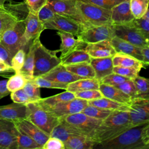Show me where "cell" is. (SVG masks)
Returning <instances> with one entry per match:
<instances>
[{
	"label": "cell",
	"mask_w": 149,
	"mask_h": 149,
	"mask_svg": "<svg viewBox=\"0 0 149 149\" xmlns=\"http://www.w3.org/2000/svg\"><path fill=\"white\" fill-rule=\"evenodd\" d=\"M115 36L136 46L142 47L149 45V41L146 39L130 23L113 25Z\"/></svg>",
	"instance_id": "7c38bea8"
},
{
	"label": "cell",
	"mask_w": 149,
	"mask_h": 149,
	"mask_svg": "<svg viewBox=\"0 0 149 149\" xmlns=\"http://www.w3.org/2000/svg\"><path fill=\"white\" fill-rule=\"evenodd\" d=\"M135 27L146 39L149 37V12L148 9L146 13L139 19H134L130 23Z\"/></svg>",
	"instance_id": "8d00e7d4"
},
{
	"label": "cell",
	"mask_w": 149,
	"mask_h": 149,
	"mask_svg": "<svg viewBox=\"0 0 149 149\" xmlns=\"http://www.w3.org/2000/svg\"><path fill=\"white\" fill-rule=\"evenodd\" d=\"M41 77L49 80L68 84L79 79H84L82 77L78 76L68 71L65 66L61 63L59 64L45 74L42 75Z\"/></svg>",
	"instance_id": "d6986e66"
},
{
	"label": "cell",
	"mask_w": 149,
	"mask_h": 149,
	"mask_svg": "<svg viewBox=\"0 0 149 149\" xmlns=\"http://www.w3.org/2000/svg\"><path fill=\"white\" fill-rule=\"evenodd\" d=\"M84 2L90 3L95 5L106 8L108 9H111L116 5L126 0H77Z\"/></svg>",
	"instance_id": "c3c4849f"
},
{
	"label": "cell",
	"mask_w": 149,
	"mask_h": 149,
	"mask_svg": "<svg viewBox=\"0 0 149 149\" xmlns=\"http://www.w3.org/2000/svg\"><path fill=\"white\" fill-rule=\"evenodd\" d=\"M12 57L8 50L0 42V59L10 66Z\"/></svg>",
	"instance_id": "11a10c76"
},
{
	"label": "cell",
	"mask_w": 149,
	"mask_h": 149,
	"mask_svg": "<svg viewBox=\"0 0 149 149\" xmlns=\"http://www.w3.org/2000/svg\"><path fill=\"white\" fill-rule=\"evenodd\" d=\"M112 61L113 66L134 68L140 70L142 68H146L143 62L133 56L120 52H116L112 57Z\"/></svg>",
	"instance_id": "484cf974"
},
{
	"label": "cell",
	"mask_w": 149,
	"mask_h": 149,
	"mask_svg": "<svg viewBox=\"0 0 149 149\" xmlns=\"http://www.w3.org/2000/svg\"><path fill=\"white\" fill-rule=\"evenodd\" d=\"M26 105L13 102L0 106V119L14 121L17 119L26 118Z\"/></svg>",
	"instance_id": "44dd1931"
},
{
	"label": "cell",
	"mask_w": 149,
	"mask_h": 149,
	"mask_svg": "<svg viewBox=\"0 0 149 149\" xmlns=\"http://www.w3.org/2000/svg\"><path fill=\"white\" fill-rule=\"evenodd\" d=\"M55 14V13L47 3L40 9L37 13V16L38 19L44 24L53 18Z\"/></svg>",
	"instance_id": "f907efd6"
},
{
	"label": "cell",
	"mask_w": 149,
	"mask_h": 149,
	"mask_svg": "<svg viewBox=\"0 0 149 149\" xmlns=\"http://www.w3.org/2000/svg\"><path fill=\"white\" fill-rule=\"evenodd\" d=\"M42 149H65L64 143L58 138L50 137L42 147Z\"/></svg>",
	"instance_id": "f5cc1de1"
},
{
	"label": "cell",
	"mask_w": 149,
	"mask_h": 149,
	"mask_svg": "<svg viewBox=\"0 0 149 149\" xmlns=\"http://www.w3.org/2000/svg\"><path fill=\"white\" fill-rule=\"evenodd\" d=\"M100 83V81L95 78H84L69 83L66 90L75 93L87 90H98Z\"/></svg>",
	"instance_id": "f1b7e54d"
},
{
	"label": "cell",
	"mask_w": 149,
	"mask_h": 149,
	"mask_svg": "<svg viewBox=\"0 0 149 149\" xmlns=\"http://www.w3.org/2000/svg\"><path fill=\"white\" fill-rule=\"evenodd\" d=\"M16 131L12 121L0 119V149H17Z\"/></svg>",
	"instance_id": "5bb4252c"
},
{
	"label": "cell",
	"mask_w": 149,
	"mask_h": 149,
	"mask_svg": "<svg viewBox=\"0 0 149 149\" xmlns=\"http://www.w3.org/2000/svg\"><path fill=\"white\" fill-rule=\"evenodd\" d=\"M88 105V101L74 98L69 101L58 103L47 110L58 118L67 115L81 112Z\"/></svg>",
	"instance_id": "4fadbf2b"
},
{
	"label": "cell",
	"mask_w": 149,
	"mask_h": 149,
	"mask_svg": "<svg viewBox=\"0 0 149 149\" xmlns=\"http://www.w3.org/2000/svg\"><path fill=\"white\" fill-rule=\"evenodd\" d=\"M98 90L104 97L128 105L131 102L132 99L129 95L113 86L100 83Z\"/></svg>",
	"instance_id": "d4e9b609"
},
{
	"label": "cell",
	"mask_w": 149,
	"mask_h": 149,
	"mask_svg": "<svg viewBox=\"0 0 149 149\" xmlns=\"http://www.w3.org/2000/svg\"><path fill=\"white\" fill-rule=\"evenodd\" d=\"M6 2H11L12 0H0V6L3 5Z\"/></svg>",
	"instance_id": "680465c9"
},
{
	"label": "cell",
	"mask_w": 149,
	"mask_h": 149,
	"mask_svg": "<svg viewBox=\"0 0 149 149\" xmlns=\"http://www.w3.org/2000/svg\"><path fill=\"white\" fill-rule=\"evenodd\" d=\"M76 98H79L87 101L93 100L103 97L99 90H87L73 93Z\"/></svg>",
	"instance_id": "bcb514c9"
},
{
	"label": "cell",
	"mask_w": 149,
	"mask_h": 149,
	"mask_svg": "<svg viewBox=\"0 0 149 149\" xmlns=\"http://www.w3.org/2000/svg\"><path fill=\"white\" fill-rule=\"evenodd\" d=\"M140 71V70L134 68L113 66L112 73L121 75L130 79H133L139 75Z\"/></svg>",
	"instance_id": "f6af8a7d"
},
{
	"label": "cell",
	"mask_w": 149,
	"mask_h": 149,
	"mask_svg": "<svg viewBox=\"0 0 149 149\" xmlns=\"http://www.w3.org/2000/svg\"><path fill=\"white\" fill-rule=\"evenodd\" d=\"M128 112L132 126L149 122V99H132Z\"/></svg>",
	"instance_id": "8fae6325"
},
{
	"label": "cell",
	"mask_w": 149,
	"mask_h": 149,
	"mask_svg": "<svg viewBox=\"0 0 149 149\" xmlns=\"http://www.w3.org/2000/svg\"><path fill=\"white\" fill-rule=\"evenodd\" d=\"M57 34L61 40V44L59 52H61V56H65L73 51L84 49L87 44L77 38H74V36L70 33L58 31Z\"/></svg>",
	"instance_id": "ffe728a7"
},
{
	"label": "cell",
	"mask_w": 149,
	"mask_h": 149,
	"mask_svg": "<svg viewBox=\"0 0 149 149\" xmlns=\"http://www.w3.org/2000/svg\"><path fill=\"white\" fill-rule=\"evenodd\" d=\"M26 51L24 49H19L12 57L10 66L15 73H19L25 60Z\"/></svg>",
	"instance_id": "ee69618b"
},
{
	"label": "cell",
	"mask_w": 149,
	"mask_h": 149,
	"mask_svg": "<svg viewBox=\"0 0 149 149\" xmlns=\"http://www.w3.org/2000/svg\"><path fill=\"white\" fill-rule=\"evenodd\" d=\"M84 49L91 58L112 57L116 53L111 40L87 44Z\"/></svg>",
	"instance_id": "ac0fdd59"
},
{
	"label": "cell",
	"mask_w": 149,
	"mask_h": 149,
	"mask_svg": "<svg viewBox=\"0 0 149 149\" xmlns=\"http://www.w3.org/2000/svg\"><path fill=\"white\" fill-rule=\"evenodd\" d=\"M16 136L17 149H41V147L33 139L17 128Z\"/></svg>",
	"instance_id": "e575fe53"
},
{
	"label": "cell",
	"mask_w": 149,
	"mask_h": 149,
	"mask_svg": "<svg viewBox=\"0 0 149 149\" xmlns=\"http://www.w3.org/2000/svg\"><path fill=\"white\" fill-rule=\"evenodd\" d=\"M13 122L17 129L33 139L41 147V149L44 144L49 137V134L42 131L27 118L17 119Z\"/></svg>",
	"instance_id": "9a60e30c"
},
{
	"label": "cell",
	"mask_w": 149,
	"mask_h": 149,
	"mask_svg": "<svg viewBox=\"0 0 149 149\" xmlns=\"http://www.w3.org/2000/svg\"><path fill=\"white\" fill-rule=\"evenodd\" d=\"M10 98L14 102L27 104L31 101L23 88L10 93Z\"/></svg>",
	"instance_id": "681fc988"
},
{
	"label": "cell",
	"mask_w": 149,
	"mask_h": 149,
	"mask_svg": "<svg viewBox=\"0 0 149 149\" xmlns=\"http://www.w3.org/2000/svg\"><path fill=\"white\" fill-rule=\"evenodd\" d=\"M129 95L131 99L137 98V90L132 79H129L120 84L113 86Z\"/></svg>",
	"instance_id": "7bdbcfd3"
},
{
	"label": "cell",
	"mask_w": 149,
	"mask_h": 149,
	"mask_svg": "<svg viewBox=\"0 0 149 149\" xmlns=\"http://www.w3.org/2000/svg\"><path fill=\"white\" fill-rule=\"evenodd\" d=\"M47 3L55 13L70 18L84 27L76 6V0H48Z\"/></svg>",
	"instance_id": "30bf717a"
},
{
	"label": "cell",
	"mask_w": 149,
	"mask_h": 149,
	"mask_svg": "<svg viewBox=\"0 0 149 149\" xmlns=\"http://www.w3.org/2000/svg\"><path fill=\"white\" fill-rule=\"evenodd\" d=\"M59 123L52 129L49 136L56 137L65 142L70 137L76 136H84L73 126L62 118H59Z\"/></svg>",
	"instance_id": "7402d4cb"
},
{
	"label": "cell",
	"mask_w": 149,
	"mask_h": 149,
	"mask_svg": "<svg viewBox=\"0 0 149 149\" xmlns=\"http://www.w3.org/2000/svg\"><path fill=\"white\" fill-rule=\"evenodd\" d=\"M48 0H24L29 12L37 15L40 9L47 4Z\"/></svg>",
	"instance_id": "816d5d0a"
},
{
	"label": "cell",
	"mask_w": 149,
	"mask_h": 149,
	"mask_svg": "<svg viewBox=\"0 0 149 149\" xmlns=\"http://www.w3.org/2000/svg\"><path fill=\"white\" fill-rule=\"evenodd\" d=\"M141 53L143 58V62L147 67L149 64V45L141 47Z\"/></svg>",
	"instance_id": "9f6ffc18"
},
{
	"label": "cell",
	"mask_w": 149,
	"mask_h": 149,
	"mask_svg": "<svg viewBox=\"0 0 149 149\" xmlns=\"http://www.w3.org/2000/svg\"><path fill=\"white\" fill-rule=\"evenodd\" d=\"M131 126L128 111H113L101 121L93 132L91 139L97 144L107 141Z\"/></svg>",
	"instance_id": "7a4b0ae2"
},
{
	"label": "cell",
	"mask_w": 149,
	"mask_h": 149,
	"mask_svg": "<svg viewBox=\"0 0 149 149\" xmlns=\"http://www.w3.org/2000/svg\"><path fill=\"white\" fill-rule=\"evenodd\" d=\"M33 80L35 83L40 88H56V89H63L66 90L68 83H60L49 80L41 76L36 77L33 78Z\"/></svg>",
	"instance_id": "b9f144b4"
},
{
	"label": "cell",
	"mask_w": 149,
	"mask_h": 149,
	"mask_svg": "<svg viewBox=\"0 0 149 149\" xmlns=\"http://www.w3.org/2000/svg\"><path fill=\"white\" fill-rule=\"evenodd\" d=\"M74 98L76 97L73 93L66 90L65 91L56 95L44 98H41L37 102L42 108L47 111L58 103L69 101Z\"/></svg>",
	"instance_id": "4dcf8cb0"
},
{
	"label": "cell",
	"mask_w": 149,
	"mask_h": 149,
	"mask_svg": "<svg viewBox=\"0 0 149 149\" xmlns=\"http://www.w3.org/2000/svg\"><path fill=\"white\" fill-rule=\"evenodd\" d=\"M111 42L116 52H120L130 55L143 62L141 47L136 46L116 36L113 37L111 40Z\"/></svg>",
	"instance_id": "603a6c76"
},
{
	"label": "cell",
	"mask_w": 149,
	"mask_h": 149,
	"mask_svg": "<svg viewBox=\"0 0 149 149\" xmlns=\"http://www.w3.org/2000/svg\"><path fill=\"white\" fill-rule=\"evenodd\" d=\"M129 79H130L114 73H112L103 77L100 81V83L110 86H115L120 84Z\"/></svg>",
	"instance_id": "7dc6e473"
},
{
	"label": "cell",
	"mask_w": 149,
	"mask_h": 149,
	"mask_svg": "<svg viewBox=\"0 0 149 149\" xmlns=\"http://www.w3.org/2000/svg\"><path fill=\"white\" fill-rule=\"evenodd\" d=\"M26 105V118L42 131L50 135L52 129L59 122V119L42 108L37 101Z\"/></svg>",
	"instance_id": "5b68a950"
},
{
	"label": "cell",
	"mask_w": 149,
	"mask_h": 149,
	"mask_svg": "<svg viewBox=\"0 0 149 149\" xmlns=\"http://www.w3.org/2000/svg\"><path fill=\"white\" fill-rule=\"evenodd\" d=\"M137 90V97L149 99V81L148 79L137 75L132 79Z\"/></svg>",
	"instance_id": "d590c367"
},
{
	"label": "cell",
	"mask_w": 149,
	"mask_h": 149,
	"mask_svg": "<svg viewBox=\"0 0 149 149\" xmlns=\"http://www.w3.org/2000/svg\"><path fill=\"white\" fill-rule=\"evenodd\" d=\"M12 72L15 73L12 67L0 59V76L7 77H9V74Z\"/></svg>",
	"instance_id": "db71d44e"
},
{
	"label": "cell",
	"mask_w": 149,
	"mask_h": 149,
	"mask_svg": "<svg viewBox=\"0 0 149 149\" xmlns=\"http://www.w3.org/2000/svg\"><path fill=\"white\" fill-rule=\"evenodd\" d=\"M59 58L62 65H68L80 63H90L91 58L84 49H81L73 51Z\"/></svg>",
	"instance_id": "1f68e13d"
},
{
	"label": "cell",
	"mask_w": 149,
	"mask_h": 149,
	"mask_svg": "<svg viewBox=\"0 0 149 149\" xmlns=\"http://www.w3.org/2000/svg\"><path fill=\"white\" fill-rule=\"evenodd\" d=\"M35 40L34 78L41 76L61 63L60 58L56 56L59 49L52 51L47 49L40 42V37L35 38Z\"/></svg>",
	"instance_id": "277c9868"
},
{
	"label": "cell",
	"mask_w": 149,
	"mask_h": 149,
	"mask_svg": "<svg viewBox=\"0 0 149 149\" xmlns=\"http://www.w3.org/2000/svg\"><path fill=\"white\" fill-rule=\"evenodd\" d=\"M21 20L4 4L0 6V38L8 30Z\"/></svg>",
	"instance_id": "4316f807"
},
{
	"label": "cell",
	"mask_w": 149,
	"mask_h": 149,
	"mask_svg": "<svg viewBox=\"0 0 149 149\" xmlns=\"http://www.w3.org/2000/svg\"><path fill=\"white\" fill-rule=\"evenodd\" d=\"M24 29V20H19L13 27L6 30L0 38V42L8 50L12 56L19 49H25L27 45L23 37Z\"/></svg>",
	"instance_id": "8992f818"
},
{
	"label": "cell",
	"mask_w": 149,
	"mask_h": 149,
	"mask_svg": "<svg viewBox=\"0 0 149 149\" xmlns=\"http://www.w3.org/2000/svg\"><path fill=\"white\" fill-rule=\"evenodd\" d=\"M43 26L44 30H55L69 33L76 36L84 29L83 26L76 21L56 13L53 18L44 23Z\"/></svg>",
	"instance_id": "9c48e42d"
},
{
	"label": "cell",
	"mask_w": 149,
	"mask_h": 149,
	"mask_svg": "<svg viewBox=\"0 0 149 149\" xmlns=\"http://www.w3.org/2000/svg\"><path fill=\"white\" fill-rule=\"evenodd\" d=\"M102 149H148L149 122L131 126L113 139L98 143Z\"/></svg>",
	"instance_id": "6da1fadb"
},
{
	"label": "cell",
	"mask_w": 149,
	"mask_h": 149,
	"mask_svg": "<svg viewBox=\"0 0 149 149\" xmlns=\"http://www.w3.org/2000/svg\"><path fill=\"white\" fill-rule=\"evenodd\" d=\"M40 87H39L34 81L33 79L27 80L23 89L31 102L38 101L41 98L40 95Z\"/></svg>",
	"instance_id": "60d3db41"
},
{
	"label": "cell",
	"mask_w": 149,
	"mask_h": 149,
	"mask_svg": "<svg viewBox=\"0 0 149 149\" xmlns=\"http://www.w3.org/2000/svg\"><path fill=\"white\" fill-rule=\"evenodd\" d=\"M76 6L85 28L111 24V10L102 7L76 0Z\"/></svg>",
	"instance_id": "3957f363"
},
{
	"label": "cell",
	"mask_w": 149,
	"mask_h": 149,
	"mask_svg": "<svg viewBox=\"0 0 149 149\" xmlns=\"http://www.w3.org/2000/svg\"><path fill=\"white\" fill-rule=\"evenodd\" d=\"M25 29L23 34L24 40L27 45L31 41L39 37L41 32L44 30L43 24L38 19L37 15L29 12L24 19Z\"/></svg>",
	"instance_id": "e0dca14e"
},
{
	"label": "cell",
	"mask_w": 149,
	"mask_h": 149,
	"mask_svg": "<svg viewBox=\"0 0 149 149\" xmlns=\"http://www.w3.org/2000/svg\"><path fill=\"white\" fill-rule=\"evenodd\" d=\"M149 0H129L130 11L134 19L141 17L148 9Z\"/></svg>",
	"instance_id": "74e56055"
},
{
	"label": "cell",
	"mask_w": 149,
	"mask_h": 149,
	"mask_svg": "<svg viewBox=\"0 0 149 149\" xmlns=\"http://www.w3.org/2000/svg\"><path fill=\"white\" fill-rule=\"evenodd\" d=\"M115 36L113 25L105 24L85 28L77 37L85 43L88 44L111 40Z\"/></svg>",
	"instance_id": "52a82bcc"
},
{
	"label": "cell",
	"mask_w": 149,
	"mask_h": 149,
	"mask_svg": "<svg viewBox=\"0 0 149 149\" xmlns=\"http://www.w3.org/2000/svg\"><path fill=\"white\" fill-rule=\"evenodd\" d=\"M88 105L111 111H129V105L115 101L104 97L88 101Z\"/></svg>",
	"instance_id": "d6a6232c"
},
{
	"label": "cell",
	"mask_w": 149,
	"mask_h": 149,
	"mask_svg": "<svg viewBox=\"0 0 149 149\" xmlns=\"http://www.w3.org/2000/svg\"><path fill=\"white\" fill-rule=\"evenodd\" d=\"M27 79L20 73H15L7 80L6 87L11 93L22 89L26 83Z\"/></svg>",
	"instance_id": "f35d334b"
},
{
	"label": "cell",
	"mask_w": 149,
	"mask_h": 149,
	"mask_svg": "<svg viewBox=\"0 0 149 149\" xmlns=\"http://www.w3.org/2000/svg\"><path fill=\"white\" fill-rule=\"evenodd\" d=\"M111 10V22L113 25L126 24L134 19L130 11L129 0L124 1L116 5Z\"/></svg>",
	"instance_id": "2e32d148"
},
{
	"label": "cell",
	"mask_w": 149,
	"mask_h": 149,
	"mask_svg": "<svg viewBox=\"0 0 149 149\" xmlns=\"http://www.w3.org/2000/svg\"><path fill=\"white\" fill-rule=\"evenodd\" d=\"M59 118H62L66 122L80 131L83 134L90 138L94 130L102 121L101 120L88 116L82 112L67 115Z\"/></svg>",
	"instance_id": "ba28073f"
},
{
	"label": "cell",
	"mask_w": 149,
	"mask_h": 149,
	"mask_svg": "<svg viewBox=\"0 0 149 149\" xmlns=\"http://www.w3.org/2000/svg\"><path fill=\"white\" fill-rule=\"evenodd\" d=\"M112 111H113L109 109L87 105L81 112L88 116L102 120L105 119Z\"/></svg>",
	"instance_id": "ab89813d"
},
{
	"label": "cell",
	"mask_w": 149,
	"mask_h": 149,
	"mask_svg": "<svg viewBox=\"0 0 149 149\" xmlns=\"http://www.w3.org/2000/svg\"><path fill=\"white\" fill-rule=\"evenodd\" d=\"M36 48L35 39L30 43L27 53L26 54L24 64L19 73L23 75L27 80L33 79L34 68V51Z\"/></svg>",
	"instance_id": "f546056e"
},
{
	"label": "cell",
	"mask_w": 149,
	"mask_h": 149,
	"mask_svg": "<svg viewBox=\"0 0 149 149\" xmlns=\"http://www.w3.org/2000/svg\"><path fill=\"white\" fill-rule=\"evenodd\" d=\"M112 57L91 58L90 63L94 69L95 78L99 81L112 73L113 66Z\"/></svg>",
	"instance_id": "cb8c5ba5"
},
{
	"label": "cell",
	"mask_w": 149,
	"mask_h": 149,
	"mask_svg": "<svg viewBox=\"0 0 149 149\" xmlns=\"http://www.w3.org/2000/svg\"><path fill=\"white\" fill-rule=\"evenodd\" d=\"M66 149H93L97 143L85 136H73L63 142Z\"/></svg>",
	"instance_id": "83f0119b"
},
{
	"label": "cell",
	"mask_w": 149,
	"mask_h": 149,
	"mask_svg": "<svg viewBox=\"0 0 149 149\" xmlns=\"http://www.w3.org/2000/svg\"><path fill=\"white\" fill-rule=\"evenodd\" d=\"M64 66L68 71L78 76L83 78H95L94 69L90 63H80Z\"/></svg>",
	"instance_id": "836d02e7"
},
{
	"label": "cell",
	"mask_w": 149,
	"mask_h": 149,
	"mask_svg": "<svg viewBox=\"0 0 149 149\" xmlns=\"http://www.w3.org/2000/svg\"><path fill=\"white\" fill-rule=\"evenodd\" d=\"M6 83L7 80H0V100L10 93L6 87Z\"/></svg>",
	"instance_id": "6f0895ef"
}]
</instances>
